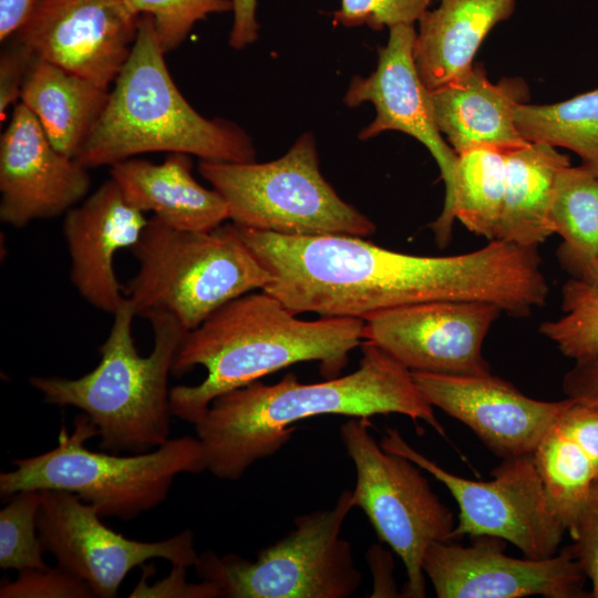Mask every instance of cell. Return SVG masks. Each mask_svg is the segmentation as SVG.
Instances as JSON below:
<instances>
[{
  "label": "cell",
  "mask_w": 598,
  "mask_h": 598,
  "mask_svg": "<svg viewBox=\"0 0 598 598\" xmlns=\"http://www.w3.org/2000/svg\"><path fill=\"white\" fill-rule=\"evenodd\" d=\"M355 371L319 383H301L292 372L268 385L255 381L216 398L195 424L206 470L235 481L255 462L276 454L298 421L320 415L368 417L398 413L445 435L412 371L363 341Z\"/></svg>",
  "instance_id": "cell-1"
},
{
  "label": "cell",
  "mask_w": 598,
  "mask_h": 598,
  "mask_svg": "<svg viewBox=\"0 0 598 598\" xmlns=\"http://www.w3.org/2000/svg\"><path fill=\"white\" fill-rule=\"evenodd\" d=\"M296 316L261 290L231 300L187 331L172 374L197 365L207 374L196 385L171 389L173 415L195 425L216 398L299 362H318L324 379L339 377L363 342L364 320Z\"/></svg>",
  "instance_id": "cell-2"
},
{
  "label": "cell",
  "mask_w": 598,
  "mask_h": 598,
  "mask_svg": "<svg viewBox=\"0 0 598 598\" xmlns=\"http://www.w3.org/2000/svg\"><path fill=\"white\" fill-rule=\"evenodd\" d=\"M164 56L151 16L141 14L131 54L75 159L92 168L167 152L203 161L255 162L248 133L231 121L200 115L176 86Z\"/></svg>",
  "instance_id": "cell-3"
},
{
  "label": "cell",
  "mask_w": 598,
  "mask_h": 598,
  "mask_svg": "<svg viewBox=\"0 0 598 598\" xmlns=\"http://www.w3.org/2000/svg\"><path fill=\"white\" fill-rule=\"evenodd\" d=\"M136 316L125 298L113 313V323L101 346V360L76 378L32 377L30 384L53 405L74 406L97 429L100 448L134 454L156 448L169 440L168 375L186 330L172 316L147 312L153 349L142 357L134 344L132 323Z\"/></svg>",
  "instance_id": "cell-4"
},
{
  "label": "cell",
  "mask_w": 598,
  "mask_h": 598,
  "mask_svg": "<svg viewBox=\"0 0 598 598\" xmlns=\"http://www.w3.org/2000/svg\"><path fill=\"white\" fill-rule=\"evenodd\" d=\"M131 251L138 268L123 291L135 313L165 312L186 331L231 300L264 290L270 281L269 271L233 221L188 231L152 217Z\"/></svg>",
  "instance_id": "cell-5"
},
{
  "label": "cell",
  "mask_w": 598,
  "mask_h": 598,
  "mask_svg": "<svg viewBox=\"0 0 598 598\" xmlns=\"http://www.w3.org/2000/svg\"><path fill=\"white\" fill-rule=\"evenodd\" d=\"M97 429L82 413L72 433L62 426L58 445L43 454L13 460L0 474V495L22 491H64L95 506L101 517L132 519L164 502L175 476L206 470L198 437L169 439L153 452L120 456L94 452L85 442Z\"/></svg>",
  "instance_id": "cell-6"
},
{
  "label": "cell",
  "mask_w": 598,
  "mask_h": 598,
  "mask_svg": "<svg viewBox=\"0 0 598 598\" xmlns=\"http://www.w3.org/2000/svg\"><path fill=\"white\" fill-rule=\"evenodd\" d=\"M198 173L225 200L239 227L283 235L369 237L374 223L344 202L322 176L316 140L301 135L266 163L200 161Z\"/></svg>",
  "instance_id": "cell-7"
},
{
  "label": "cell",
  "mask_w": 598,
  "mask_h": 598,
  "mask_svg": "<svg viewBox=\"0 0 598 598\" xmlns=\"http://www.w3.org/2000/svg\"><path fill=\"white\" fill-rule=\"evenodd\" d=\"M344 489L330 509L297 516L293 529L250 561L238 555H199L198 576L227 598H348L361 586L351 544L341 537L353 508Z\"/></svg>",
  "instance_id": "cell-8"
},
{
  "label": "cell",
  "mask_w": 598,
  "mask_h": 598,
  "mask_svg": "<svg viewBox=\"0 0 598 598\" xmlns=\"http://www.w3.org/2000/svg\"><path fill=\"white\" fill-rule=\"evenodd\" d=\"M368 417H351L340 427L341 441L355 467L354 507L363 511L378 538L402 560L404 597L426 596L423 559L435 542L454 540L452 511L432 491L421 468L382 448Z\"/></svg>",
  "instance_id": "cell-9"
},
{
  "label": "cell",
  "mask_w": 598,
  "mask_h": 598,
  "mask_svg": "<svg viewBox=\"0 0 598 598\" xmlns=\"http://www.w3.org/2000/svg\"><path fill=\"white\" fill-rule=\"evenodd\" d=\"M380 445L413 462L447 488L458 507L454 540L486 535L512 543L529 558L557 554L567 529L549 501L533 454L503 458L489 481H474L450 473L411 446L395 429H386Z\"/></svg>",
  "instance_id": "cell-10"
},
{
  "label": "cell",
  "mask_w": 598,
  "mask_h": 598,
  "mask_svg": "<svg viewBox=\"0 0 598 598\" xmlns=\"http://www.w3.org/2000/svg\"><path fill=\"white\" fill-rule=\"evenodd\" d=\"M99 509L64 491H41L37 526L44 550L58 566L83 580L101 598H114L127 574L153 558L195 566L194 535L182 532L159 542L126 538L105 526Z\"/></svg>",
  "instance_id": "cell-11"
},
{
  "label": "cell",
  "mask_w": 598,
  "mask_h": 598,
  "mask_svg": "<svg viewBox=\"0 0 598 598\" xmlns=\"http://www.w3.org/2000/svg\"><path fill=\"white\" fill-rule=\"evenodd\" d=\"M502 309L485 301L441 300L395 307L364 320L368 341L412 372L483 375L484 339Z\"/></svg>",
  "instance_id": "cell-12"
},
{
  "label": "cell",
  "mask_w": 598,
  "mask_h": 598,
  "mask_svg": "<svg viewBox=\"0 0 598 598\" xmlns=\"http://www.w3.org/2000/svg\"><path fill=\"white\" fill-rule=\"evenodd\" d=\"M470 546L435 542L423 571L439 598H590L587 578L568 547L547 558H515L506 540L474 536Z\"/></svg>",
  "instance_id": "cell-13"
},
{
  "label": "cell",
  "mask_w": 598,
  "mask_h": 598,
  "mask_svg": "<svg viewBox=\"0 0 598 598\" xmlns=\"http://www.w3.org/2000/svg\"><path fill=\"white\" fill-rule=\"evenodd\" d=\"M140 18L127 0H34L11 37L35 58L110 87L131 54Z\"/></svg>",
  "instance_id": "cell-14"
},
{
  "label": "cell",
  "mask_w": 598,
  "mask_h": 598,
  "mask_svg": "<svg viewBox=\"0 0 598 598\" xmlns=\"http://www.w3.org/2000/svg\"><path fill=\"white\" fill-rule=\"evenodd\" d=\"M435 408L470 427L502 458L533 454L569 399L540 401L492 373L483 375L412 372Z\"/></svg>",
  "instance_id": "cell-15"
},
{
  "label": "cell",
  "mask_w": 598,
  "mask_h": 598,
  "mask_svg": "<svg viewBox=\"0 0 598 598\" xmlns=\"http://www.w3.org/2000/svg\"><path fill=\"white\" fill-rule=\"evenodd\" d=\"M85 166L59 152L21 102L0 140V219L17 228L76 206L91 186Z\"/></svg>",
  "instance_id": "cell-16"
},
{
  "label": "cell",
  "mask_w": 598,
  "mask_h": 598,
  "mask_svg": "<svg viewBox=\"0 0 598 598\" xmlns=\"http://www.w3.org/2000/svg\"><path fill=\"white\" fill-rule=\"evenodd\" d=\"M389 30V40L378 52L375 70L368 76H353L343 102L350 107L370 102L375 109L373 121L359 132L360 140L399 131L422 143L440 168L446 204L452 196L458 155L440 132L430 90L416 70L413 24H399Z\"/></svg>",
  "instance_id": "cell-17"
},
{
  "label": "cell",
  "mask_w": 598,
  "mask_h": 598,
  "mask_svg": "<svg viewBox=\"0 0 598 598\" xmlns=\"http://www.w3.org/2000/svg\"><path fill=\"white\" fill-rule=\"evenodd\" d=\"M147 221L111 177L64 214L71 281L92 307L114 313L125 299L115 275L114 257L136 244Z\"/></svg>",
  "instance_id": "cell-18"
},
{
  "label": "cell",
  "mask_w": 598,
  "mask_h": 598,
  "mask_svg": "<svg viewBox=\"0 0 598 598\" xmlns=\"http://www.w3.org/2000/svg\"><path fill=\"white\" fill-rule=\"evenodd\" d=\"M430 99L440 132L457 155L477 148L504 153L529 143L514 120L516 106L529 99L520 78H503L493 83L481 64H473L430 90Z\"/></svg>",
  "instance_id": "cell-19"
},
{
  "label": "cell",
  "mask_w": 598,
  "mask_h": 598,
  "mask_svg": "<svg viewBox=\"0 0 598 598\" xmlns=\"http://www.w3.org/2000/svg\"><path fill=\"white\" fill-rule=\"evenodd\" d=\"M190 155L168 153L162 163L132 157L110 168L126 200L142 213H153L165 225L179 230H212L229 219L227 205L213 188L193 175Z\"/></svg>",
  "instance_id": "cell-20"
},
{
  "label": "cell",
  "mask_w": 598,
  "mask_h": 598,
  "mask_svg": "<svg viewBox=\"0 0 598 598\" xmlns=\"http://www.w3.org/2000/svg\"><path fill=\"white\" fill-rule=\"evenodd\" d=\"M516 0H440L419 19L413 56L421 80L434 90L473 65L489 31L514 12Z\"/></svg>",
  "instance_id": "cell-21"
},
{
  "label": "cell",
  "mask_w": 598,
  "mask_h": 598,
  "mask_svg": "<svg viewBox=\"0 0 598 598\" xmlns=\"http://www.w3.org/2000/svg\"><path fill=\"white\" fill-rule=\"evenodd\" d=\"M533 457L549 501L568 533L598 482V408L569 399Z\"/></svg>",
  "instance_id": "cell-22"
},
{
  "label": "cell",
  "mask_w": 598,
  "mask_h": 598,
  "mask_svg": "<svg viewBox=\"0 0 598 598\" xmlns=\"http://www.w3.org/2000/svg\"><path fill=\"white\" fill-rule=\"evenodd\" d=\"M110 87L35 58L20 102L37 117L52 145L74 157L100 120Z\"/></svg>",
  "instance_id": "cell-23"
},
{
  "label": "cell",
  "mask_w": 598,
  "mask_h": 598,
  "mask_svg": "<svg viewBox=\"0 0 598 598\" xmlns=\"http://www.w3.org/2000/svg\"><path fill=\"white\" fill-rule=\"evenodd\" d=\"M505 186L495 239L537 247L554 234L550 207L558 172L569 158L545 143L504 152Z\"/></svg>",
  "instance_id": "cell-24"
},
{
  "label": "cell",
  "mask_w": 598,
  "mask_h": 598,
  "mask_svg": "<svg viewBox=\"0 0 598 598\" xmlns=\"http://www.w3.org/2000/svg\"><path fill=\"white\" fill-rule=\"evenodd\" d=\"M505 157L496 150L477 148L458 155L450 200L432 223L435 241L445 247L457 218L470 231L495 239L504 198Z\"/></svg>",
  "instance_id": "cell-25"
},
{
  "label": "cell",
  "mask_w": 598,
  "mask_h": 598,
  "mask_svg": "<svg viewBox=\"0 0 598 598\" xmlns=\"http://www.w3.org/2000/svg\"><path fill=\"white\" fill-rule=\"evenodd\" d=\"M550 223L563 238L557 256L576 276L598 255V175L585 167L565 166L556 177Z\"/></svg>",
  "instance_id": "cell-26"
},
{
  "label": "cell",
  "mask_w": 598,
  "mask_h": 598,
  "mask_svg": "<svg viewBox=\"0 0 598 598\" xmlns=\"http://www.w3.org/2000/svg\"><path fill=\"white\" fill-rule=\"evenodd\" d=\"M514 120L527 142L568 148L598 175V89L554 104H519Z\"/></svg>",
  "instance_id": "cell-27"
},
{
  "label": "cell",
  "mask_w": 598,
  "mask_h": 598,
  "mask_svg": "<svg viewBox=\"0 0 598 598\" xmlns=\"http://www.w3.org/2000/svg\"><path fill=\"white\" fill-rule=\"evenodd\" d=\"M561 293L565 315L543 322L539 331L576 361L598 351V292L571 278L564 283Z\"/></svg>",
  "instance_id": "cell-28"
},
{
  "label": "cell",
  "mask_w": 598,
  "mask_h": 598,
  "mask_svg": "<svg viewBox=\"0 0 598 598\" xmlns=\"http://www.w3.org/2000/svg\"><path fill=\"white\" fill-rule=\"evenodd\" d=\"M0 511V567L18 571L48 569L37 526L41 491H22Z\"/></svg>",
  "instance_id": "cell-29"
},
{
  "label": "cell",
  "mask_w": 598,
  "mask_h": 598,
  "mask_svg": "<svg viewBox=\"0 0 598 598\" xmlns=\"http://www.w3.org/2000/svg\"><path fill=\"white\" fill-rule=\"evenodd\" d=\"M136 13L152 18L163 52L176 50L194 25L213 13L233 10L230 0H127Z\"/></svg>",
  "instance_id": "cell-30"
},
{
  "label": "cell",
  "mask_w": 598,
  "mask_h": 598,
  "mask_svg": "<svg viewBox=\"0 0 598 598\" xmlns=\"http://www.w3.org/2000/svg\"><path fill=\"white\" fill-rule=\"evenodd\" d=\"M433 0H341L333 24L347 28L368 25L372 30L413 24Z\"/></svg>",
  "instance_id": "cell-31"
},
{
  "label": "cell",
  "mask_w": 598,
  "mask_h": 598,
  "mask_svg": "<svg viewBox=\"0 0 598 598\" xmlns=\"http://www.w3.org/2000/svg\"><path fill=\"white\" fill-rule=\"evenodd\" d=\"M1 598H91L92 589L61 567L19 571L16 580L2 579Z\"/></svg>",
  "instance_id": "cell-32"
},
{
  "label": "cell",
  "mask_w": 598,
  "mask_h": 598,
  "mask_svg": "<svg viewBox=\"0 0 598 598\" xmlns=\"http://www.w3.org/2000/svg\"><path fill=\"white\" fill-rule=\"evenodd\" d=\"M568 533L573 543L567 547L590 581V598H598V482L590 489Z\"/></svg>",
  "instance_id": "cell-33"
},
{
  "label": "cell",
  "mask_w": 598,
  "mask_h": 598,
  "mask_svg": "<svg viewBox=\"0 0 598 598\" xmlns=\"http://www.w3.org/2000/svg\"><path fill=\"white\" fill-rule=\"evenodd\" d=\"M0 56V115L6 117L7 110L20 100L25 78L35 59L33 53L14 38L6 40Z\"/></svg>",
  "instance_id": "cell-34"
},
{
  "label": "cell",
  "mask_w": 598,
  "mask_h": 598,
  "mask_svg": "<svg viewBox=\"0 0 598 598\" xmlns=\"http://www.w3.org/2000/svg\"><path fill=\"white\" fill-rule=\"evenodd\" d=\"M186 567L173 565L171 575L151 586L140 582L131 597H187V598H215L220 597L218 587L203 580L200 584H188L185 580Z\"/></svg>",
  "instance_id": "cell-35"
},
{
  "label": "cell",
  "mask_w": 598,
  "mask_h": 598,
  "mask_svg": "<svg viewBox=\"0 0 598 598\" xmlns=\"http://www.w3.org/2000/svg\"><path fill=\"white\" fill-rule=\"evenodd\" d=\"M566 398L598 408V351L575 361L563 379Z\"/></svg>",
  "instance_id": "cell-36"
},
{
  "label": "cell",
  "mask_w": 598,
  "mask_h": 598,
  "mask_svg": "<svg viewBox=\"0 0 598 598\" xmlns=\"http://www.w3.org/2000/svg\"><path fill=\"white\" fill-rule=\"evenodd\" d=\"M233 3L234 22L229 35V44L240 50L254 43L258 38L256 20L257 0H230Z\"/></svg>",
  "instance_id": "cell-37"
},
{
  "label": "cell",
  "mask_w": 598,
  "mask_h": 598,
  "mask_svg": "<svg viewBox=\"0 0 598 598\" xmlns=\"http://www.w3.org/2000/svg\"><path fill=\"white\" fill-rule=\"evenodd\" d=\"M34 0H0V40L13 35L28 18Z\"/></svg>",
  "instance_id": "cell-38"
},
{
  "label": "cell",
  "mask_w": 598,
  "mask_h": 598,
  "mask_svg": "<svg viewBox=\"0 0 598 598\" xmlns=\"http://www.w3.org/2000/svg\"><path fill=\"white\" fill-rule=\"evenodd\" d=\"M574 278L579 279L587 287L598 292V255Z\"/></svg>",
  "instance_id": "cell-39"
}]
</instances>
